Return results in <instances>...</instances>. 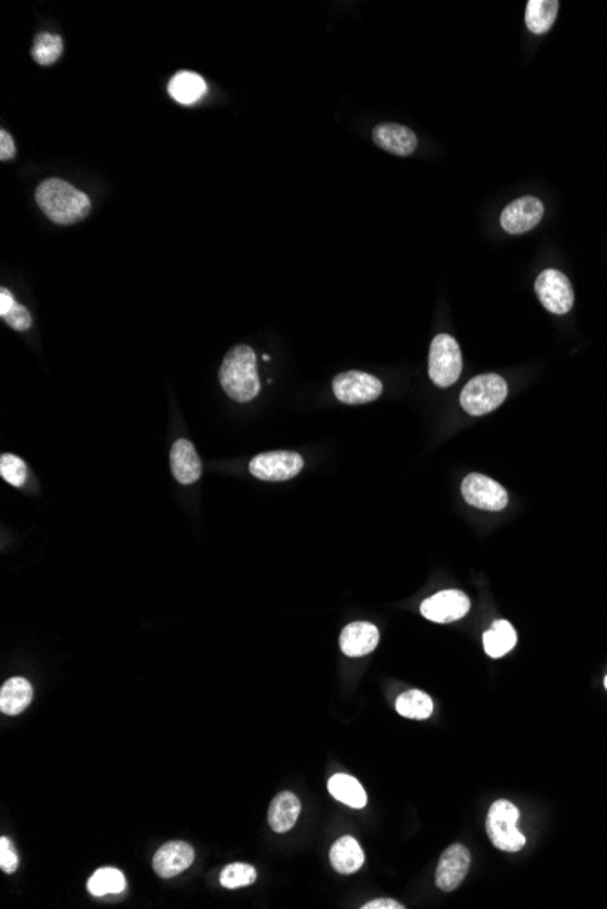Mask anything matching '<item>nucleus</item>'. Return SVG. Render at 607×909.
<instances>
[{
  "mask_svg": "<svg viewBox=\"0 0 607 909\" xmlns=\"http://www.w3.org/2000/svg\"><path fill=\"white\" fill-rule=\"evenodd\" d=\"M304 469V460L296 452L275 450L255 456L249 464V472L262 482H287Z\"/></svg>",
  "mask_w": 607,
  "mask_h": 909,
  "instance_id": "423d86ee",
  "label": "nucleus"
},
{
  "mask_svg": "<svg viewBox=\"0 0 607 909\" xmlns=\"http://www.w3.org/2000/svg\"><path fill=\"white\" fill-rule=\"evenodd\" d=\"M519 819L521 812L513 803L502 799L491 805L485 819V830L494 848L508 853H517L526 846V837L517 828Z\"/></svg>",
  "mask_w": 607,
  "mask_h": 909,
  "instance_id": "7ed1b4c3",
  "label": "nucleus"
},
{
  "mask_svg": "<svg viewBox=\"0 0 607 909\" xmlns=\"http://www.w3.org/2000/svg\"><path fill=\"white\" fill-rule=\"evenodd\" d=\"M0 476L14 487H23L28 482V467L15 454H3V458H0Z\"/></svg>",
  "mask_w": 607,
  "mask_h": 909,
  "instance_id": "c85d7f7f",
  "label": "nucleus"
},
{
  "mask_svg": "<svg viewBox=\"0 0 607 909\" xmlns=\"http://www.w3.org/2000/svg\"><path fill=\"white\" fill-rule=\"evenodd\" d=\"M535 291L542 305L553 314H566L573 309L575 292L567 276L557 269H546L535 282Z\"/></svg>",
  "mask_w": 607,
  "mask_h": 909,
  "instance_id": "0eeeda50",
  "label": "nucleus"
},
{
  "mask_svg": "<svg viewBox=\"0 0 607 909\" xmlns=\"http://www.w3.org/2000/svg\"><path fill=\"white\" fill-rule=\"evenodd\" d=\"M33 699V688L24 677H12L0 690V712L6 716L23 714Z\"/></svg>",
  "mask_w": 607,
  "mask_h": 909,
  "instance_id": "a211bd4d",
  "label": "nucleus"
},
{
  "mask_svg": "<svg viewBox=\"0 0 607 909\" xmlns=\"http://www.w3.org/2000/svg\"><path fill=\"white\" fill-rule=\"evenodd\" d=\"M219 376L224 392L233 401L248 403L260 392L257 355L248 346H237L228 351Z\"/></svg>",
  "mask_w": 607,
  "mask_h": 909,
  "instance_id": "f03ea898",
  "label": "nucleus"
},
{
  "mask_svg": "<svg viewBox=\"0 0 607 909\" xmlns=\"http://www.w3.org/2000/svg\"><path fill=\"white\" fill-rule=\"evenodd\" d=\"M471 866V853L462 844H451L440 857L435 882L439 889L449 893L455 891L466 878Z\"/></svg>",
  "mask_w": 607,
  "mask_h": 909,
  "instance_id": "f8f14e48",
  "label": "nucleus"
},
{
  "mask_svg": "<svg viewBox=\"0 0 607 909\" xmlns=\"http://www.w3.org/2000/svg\"><path fill=\"white\" fill-rule=\"evenodd\" d=\"M557 0H530L526 8V26L535 35L548 33L558 15Z\"/></svg>",
  "mask_w": 607,
  "mask_h": 909,
  "instance_id": "5701e85b",
  "label": "nucleus"
},
{
  "mask_svg": "<svg viewBox=\"0 0 607 909\" xmlns=\"http://www.w3.org/2000/svg\"><path fill=\"white\" fill-rule=\"evenodd\" d=\"M255 880H257V869L251 864H244V862L230 864L221 873V884L228 889L244 887V886L253 884Z\"/></svg>",
  "mask_w": 607,
  "mask_h": 909,
  "instance_id": "cd10ccee",
  "label": "nucleus"
},
{
  "mask_svg": "<svg viewBox=\"0 0 607 909\" xmlns=\"http://www.w3.org/2000/svg\"><path fill=\"white\" fill-rule=\"evenodd\" d=\"M373 140L384 151L396 157H410L417 149V135L400 124H380L373 131Z\"/></svg>",
  "mask_w": 607,
  "mask_h": 909,
  "instance_id": "4468645a",
  "label": "nucleus"
},
{
  "mask_svg": "<svg viewBox=\"0 0 607 909\" xmlns=\"http://www.w3.org/2000/svg\"><path fill=\"white\" fill-rule=\"evenodd\" d=\"M15 158V144L8 131H0V160L6 162Z\"/></svg>",
  "mask_w": 607,
  "mask_h": 909,
  "instance_id": "7c9ffc66",
  "label": "nucleus"
},
{
  "mask_svg": "<svg viewBox=\"0 0 607 909\" xmlns=\"http://www.w3.org/2000/svg\"><path fill=\"white\" fill-rule=\"evenodd\" d=\"M378 644V628L371 623H351L340 634V650L348 657H364Z\"/></svg>",
  "mask_w": 607,
  "mask_h": 909,
  "instance_id": "dca6fc26",
  "label": "nucleus"
},
{
  "mask_svg": "<svg viewBox=\"0 0 607 909\" xmlns=\"http://www.w3.org/2000/svg\"><path fill=\"white\" fill-rule=\"evenodd\" d=\"M0 868L5 873H14L19 868V859L12 848L10 839L3 837L0 839Z\"/></svg>",
  "mask_w": 607,
  "mask_h": 909,
  "instance_id": "c756f323",
  "label": "nucleus"
},
{
  "mask_svg": "<svg viewBox=\"0 0 607 909\" xmlns=\"http://www.w3.org/2000/svg\"><path fill=\"white\" fill-rule=\"evenodd\" d=\"M35 200L42 212L59 225H73L84 220L91 211L87 194L60 178L41 182L35 191Z\"/></svg>",
  "mask_w": 607,
  "mask_h": 909,
  "instance_id": "f257e3e1",
  "label": "nucleus"
},
{
  "mask_svg": "<svg viewBox=\"0 0 607 909\" xmlns=\"http://www.w3.org/2000/svg\"><path fill=\"white\" fill-rule=\"evenodd\" d=\"M462 374V353L457 339L439 334L430 347V378L437 387H451Z\"/></svg>",
  "mask_w": 607,
  "mask_h": 909,
  "instance_id": "39448f33",
  "label": "nucleus"
},
{
  "mask_svg": "<svg viewBox=\"0 0 607 909\" xmlns=\"http://www.w3.org/2000/svg\"><path fill=\"white\" fill-rule=\"evenodd\" d=\"M169 462L173 476L182 485H193L202 476V464L191 441L178 439L171 446Z\"/></svg>",
  "mask_w": 607,
  "mask_h": 909,
  "instance_id": "2eb2a0df",
  "label": "nucleus"
},
{
  "mask_svg": "<svg viewBox=\"0 0 607 909\" xmlns=\"http://www.w3.org/2000/svg\"><path fill=\"white\" fill-rule=\"evenodd\" d=\"M330 860L339 873L351 875L364 866V851L357 842V839L346 835L333 844L330 851Z\"/></svg>",
  "mask_w": 607,
  "mask_h": 909,
  "instance_id": "412c9836",
  "label": "nucleus"
},
{
  "mask_svg": "<svg viewBox=\"0 0 607 909\" xmlns=\"http://www.w3.org/2000/svg\"><path fill=\"white\" fill-rule=\"evenodd\" d=\"M462 496L467 505L489 512L503 510L510 501L508 492H505L502 485L476 472L467 474L466 480L462 482Z\"/></svg>",
  "mask_w": 607,
  "mask_h": 909,
  "instance_id": "6e6552de",
  "label": "nucleus"
},
{
  "mask_svg": "<svg viewBox=\"0 0 607 909\" xmlns=\"http://www.w3.org/2000/svg\"><path fill=\"white\" fill-rule=\"evenodd\" d=\"M302 805L291 791H282L269 805L267 823L275 833H287L298 821Z\"/></svg>",
  "mask_w": 607,
  "mask_h": 909,
  "instance_id": "f3484780",
  "label": "nucleus"
},
{
  "mask_svg": "<svg viewBox=\"0 0 607 909\" xmlns=\"http://www.w3.org/2000/svg\"><path fill=\"white\" fill-rule=\"evenodd\" d=\"M328 789L331 793V797H335L339 803H342V805H346L349 808L362 810L367 805L366 789L351 775H346V773L333 775L330 778V782H328Z\"/></svg>",
  "mask_w": 607,
  "mask_h": 909,
  "instance_id": "aec40b11",
  "label": "nucleus"
},
{
  "mask_svg": "<svg viewBox=\"0 0 607 909\" xmlns=\"http://www.w3.org/2000/svg\"><path fill=\"white\" fill-rule=\"evenodd\" d=\"M364 909H403L406 905H402L400 902L396 900H391V898H376V900H371L367 904L362 905Z\"/></svg>",
  "mask_w": 607,
  "mask_h": 909,
  "instance_id": "2f4dec72",
  "label": "nucleus"
},
{
  "mask_svg": "<svg viewBox=\"0 0 607 909\" xmlns=\"http://www.w3.org/2000/svg\"><path fill=\"white\" fill-rule=\"evenodd\" d=\"M544 203L537 196H522L512 202L500 214V225L505 233L524 235L540 223Z\"/></svg>",
  "mask_w": 607,
  "mask_h": 909,
  "instance_id": "9d476101",
  "label": "nucleus"
},
{
  "mask_svg": "<svg viewBox=\"0 0 607 909\" xmlns=\"http://www.w3.org/2000/svg\"><path fill=\"white\" fill-rule=\"evenodd\" d=\"M0 318H3L14 330H19V332H24L32 327V316H30V310L17 303L14 294L3 287L0 289Z\"/></svg>",
  "mask_w": 607,
  "mask_h": 909,
  "instance_id": "a878e982",
  "label": "nucleus"
},
{
  "mask_svg": "<svg viewBox=\"0 0 607 909\" xmlns=\"http://www.w3.org/2000/svg\"><path fill=\"white\" fill-rule=\"evenodd\" d=\"M62 50H64V42L59 35H53V33H41L37 35L35 42H33V50H32V55H33V60L41 66H51L55 64L60 55H62Z\"/></svg>",
  "mask_w": 607,
  "mask_h": 909,
  "instance_id": "bb28decb",
  "label": "nucleus"
},
{
  "mask_svg": "<svg viewBox=\"0 0 607 909\" xmlns=\"http://www.w3.org/2000/svg\"><path fill=\"white\" fill-rule=\"evenodd\" d=\"M87 889L93 896L119 895L126 889V877L117 868H100L89 878Z\"/></svg>",
  "mask_w": 607,
  "mask_h": 909,
  "instance_id": "393cba45",
  "label": "nucleus"
},
{
  "mask_svg": "<svg viewBox=\"0 0 607 909\" xmlns=\"http://www.w3.org/2000/svg\"><path fill=\"white\" fill-rule=\"evenodd\" d=\"M471 601L460 590H442L421 605V612L433 623H453L469 612Z\"/></svg>",
  "mask_w": 607,
  "mask_h": 909,
  "instance_id": "9b49d317",
  "label": "nucleus"
},
{
  "mask_svg": "<svg viewBox=\"0 0 607 909\" xmlns=\"http://www.w3.org/2000/svg\"><path fill=\"white\" fill-rule=\"evenodd\" d=\"M168 91H169L171 98L177 100L178 104L193 105L206 94L208 86H206V80L202 78L200 75H196L193 71H180L171 78Z\"/></svg>",
  "mask_w": 607,
  "mask_h": 909,
  "instance_id": "6ab92c4d",
  "label": "nucleus"
},
{
  "mask_svg": "<svg viewBox=\"0 0 607 909\" xmlns=\"http://www.w3.org/2000/svg\"><path fill=\"white\" fill-rule=\"evenodd\" d=\"M517 644V632L510 621L498 619L484 634V650L489 657L498 659L512 652Z\"/></svg>",
  "mask_w": 607,
  "mask_h": 909,
  "instance_id": "4be33fe9",
  "label": "nucleus"
},
{
  "mask_svg": "<svg viewBox=\"0 0 607 909\" xmlns=\"http://www.w3.org/2000/svg\"><path fill=\"white\" fill-rule=\"evenodd\" d=\"M508 398V383L498 374L473 378L460 394L462 409L471 416H484L498 409Z\"/></svg>",
  "mask_w": 607,
  "mask_h": 909,
  "instance_id": "20e7f679",
  "label": "nucleus"
},
{
  "mask_svg": "<svg viewBox=\"0 0 607 909\" xmlns=\"http://www.w3.org/2000/svg\"><path fill=\"white\" fill-rule=\"evenodd\" d=\"M603 685H605V688H607V677H605V680H603Z\"/></svg>",
  "mask_w": 607,
  "mask_h": 909,
  "instance_id": "473e14b6",
  "label": "nucleus"
},
{
  "mask_svg": "<svg viewBox=\"0 0 607 909\" xmlns=\"http://www.w3.org/2000/svg\"><path fill=\"white\" fill-rule=\"evenodd\" d=\"M433 710H435L433 699L426 692H421V690H408L396 699V712L402 717L424 721V719L431 717Z\"/></svg>",
  "mask_w": 607,
  "mask_h": 909,
  "instance_id": "b1692460",
  "label": "nucleus"
},
{
  "mask_svg": "<svg viewBox=\"0 0 607 909\" xmlns=\"http://www.w3.org/2000/svg\"><path fill=\"white\" fill-rule=\"evenodd\" d=\"M195 860V850L187 842L171 841L159 848L153 857V869L162 878H171L184 873Z\"/></svg>",
  "mask_w": 607,
  "mask_h": 909,
  "instance_id": "ddd939ff",
  "label": "nucleus"
},
{
  "mask_svg": "<svg viewBox=\"0 0 607 909\" xmlns=\"http://www.w3.org/2000/svg\"><path fill=\"white\" fill-rule=\"evenodd\" d=\"M333 392L342 403L362 405L382 394V382L362 371H348L333 380Z\"/></svg>",
  "mask_w": 607,
  "mask_h": 909,
  "instance_id": "1a4fd4ad",
  "label": "nucleus"
}]
</instances>
